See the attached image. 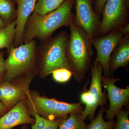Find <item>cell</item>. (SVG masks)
Wrapping results in <instances>:
<instances>
[{
    "label": "cell",
    "mask_w": 129,
    "mask_h": 129,
    "mask_svg": "<svg viewBox=\"0 0 129 129\" xmlns=\"http://www.w3.org/2000/svg\"><path fill=\"white\" fill-rule=\"evenodd\" d=\"M52 76L54 80L58 83L67 82L71 78L72 72L65 68H60L52 72Z\"/></svg>",
    "instance_id": "obj_21"
},
{
    "label": "cell",
    "mask_w": 129,
    "mask_h": 129,
    "mask_svg": "<svg viewBox=\"0 0 129 129\" xmlns=\"http://www.w3.org/2000/svg\"><path fill=\"white\" fill-rule=\"evenodd\" d=\"M21 129H28L27 128V125H23L22 127L21 128Z\"/></svg>",
    "instance_id": "obj_29"
},
{
    "label": "cell",
    "mask_w": 129,
    "mask_h": 129,
    "mask_svg": "<svg viewBox=\"0 0 129 129\" xmlns=\"http://www.w3.org/2000/svg\"><path fill=\"white\" fill-rule=\"evenodd\" d=\"M70 34L66 56L75 79L79 83L85 78L93 55L91 40L85 30L73 21L69 26Z\"/></svg>",
    "instance_id": "obj_2"
},
{
    "label": "cell",
    "mask_w": 129,
    "mask_h": 129,
    "mask_svg": "<svg viewBox=\"0 0 129 129\" xmlns=\"http://www.w3.org/2000/svg\"><path fill=\"white\" fill-rule=\"evenodd\" d=\"M119 80L113 77L102 76V86L107 90L109 101V108L106 111V119L107 121L113 120L123 106H128L129 87L124 89L118 87L115 83Z\"/></svg>",
    "instance_id": "obj_10"
},
{
    "label": "cell",
    "mask_w": 129,
    "mask_h": 129,
    "mask_svg": "<svg viewBox=\"0 0 129 129\" xmlns=\"http://www.w3.org/2000/svg\"><path fill=\"white\" fill-rule=\"evenodd\" d=\"M107 0H94L93 9L96 14L99 17L101 15L103 9Z\"/></svg>",
    "instance_id": "obj_23"
},
{
    "label": "cell",
    "mask_w": 129,
    "mask_h": 129,
    "mask_svg": "<svg viewBox=\"0 0 129 129\" xmlns=\"http://www.w3.org/2000/svg\"><path fill=\"white\" fill-rule=\"evenodd\" d=\"M65 0H38L33 13L44 16L58 8Z\"/></svg>",
    "instance_id": "obj_18"
},
{
    "label": "cell",
    "mask_w": 129,
    "mask_h": 129,
    "mask_svg": "<svg viewBox=\"0 0 129 129\" xmlns=\"http://www.w3.org/2000/svg\"><path fill=\"white\" fill-rule=\"evenodd\" d=\"M126 0H107L99 24V36H103L129 23Z\"/></svg>",
    "instance_id": "obj_7"
},
{
    "label": "cell",
    "mask_w": 129,
    "mask_h": 129,
    "mask_svg": "<svg viewBox=\"0 0 129 129\" xmlns=\"http://www.w3.org/2000/svg\"><path fill=\"white\" fill-rule=\"evenodd\" d=\"M75 1L65 0L57 9L44 16L32 13L25 24L23 43H29L35 39L42 41L61 27L69 26L73 21L72 8Z\"/></svg>",
    "instance_id": "obj_1"
},
{
    "label": "cell",
    "mask_w": 129,
    "mask_h": 129,
    "mask_svg": "<svg viewBox=\"0 0 129 129\" xmlns=\"http://www.w3.org/2000/svg\"><path fill=\"white\" fill-rule=\"evenodd\" d=\"M37 70L25 75L21 81L12 82L3 80L0 82V101L8 110L19 102L27 98L29 93V84Z\"/></svg>",
    "instance_id": "obj_8"
},
{
    "label": "cell",
    "mask_w": 129,
    "mask_h": 129,
    "mask_svg": "<svg viewBox=\"0 0 129 129\" xmlns=\"http://www.w3.org/2000/svg\"><path fill=\"white\" fill-rule=\"evenodd\" d=\"M92 79L89 90L81 93V102L85 104V108L81 113L82 118L91 121L94 119L95 112L99 106L107 104L108 95L102 90L101 77L103 67L100 62H94L91 68Z\"/></svg>",
    "instance_id": "obj_6"
},
{
    "label": "cell",
    "mask_w": 129,
    "mask_h": 129,
    "mask_svg": "<svg viewBox=\"0 0 129 129\" xmlns=\"http://www.w3.org/2000/svg\"><path fill=\"white\" fill-rule=\"evenodd\" d=\"M16 4L15 0H0V17L7 25L16 21Z\"/></svg>",
    "instance_id": "obj_15"
},
{
    "label": "cell",
    "mask_w": 129,
    "mask_h": 129,
    "mask_svg": "<svg viewBox=\"0 0 129 129\" xmlns=\"http://www.w3.org/2000/svg\"><path fill=\"white\" fill-rule=\"evenodd\" d=\"M81 117V113L70 114V117L63 118L59 125V129H86L87 125Z\"/></svg>",
    "instance_id": "obj_16"
},
{
    "label": "cell",
    "mask_w": 129,
    "mask_h": 129,
    "mask_svg": "<svg viewBox=\"0 0 129 129\" xmlns=\"http://www.w3.org/2000/svg\"><path fill=\"white\" fill-rule=\"evenodd\" d=\"M25 100L29 112L37 113L48 120L64 118L72 113H81L83 108L81 102L68 103L58 101L53 98L41 96L36 92H29Z\"/></svg>",
    "instance_id": "obj_5"
},
{
    "label": "cell",
    "mask_w": 129,
    "mask_h": 129,
    "mask_svg": "<svg viewBox=\"0 0 129 129\" xmlns=\"http://www.w3.org/2000/svg\"><path fill=\"white\" fill-rule=\"evenodd\" d=\"M34 117L35 123L32 126V129H44L47 124L49 120H47L44 117H42L37 113L32 112H30Z\"/></svg>",
    "instance_id": "obj_22"
},
{
    "label": "cell",
    "mask_w": 129,
    "mask_h": 129,
    "mask_svg": "<svg viewBox=\"0 0 129 129\" xmlns=\"http://www.w3.org/2000/svg\"><path fill=\"white\" fill-rule=\"evenodd\" d=\"M38 0H15L17 4V18L13 45L17 47L23 42L24 32L28 19L33 13Z\"/></svg>",
    "instance_id": "obj_13"
},
{
    "label": "cell",
    "mask_w": 129,
    "mask_h": 129,
    "mask_svg": "<svg viewBox=\"0 0 129 129\" xmlns=\"http://www.w3.org/2000/svg\"><path fill=\"white\" fill-rule=\"evenodd\" d=\"M94 0H75L73 21L88 34L91 40L99 37L100 17L94 11Z\"/></svg>",
    "instance_id": "obj_9"
},
{
    "label": "cell",
    "mask_w": 129,
    "mask_h": 129,
    "mask_svg": "<svg viewBox=\"0 0 129 129\" xmlns=\"http://www.w3.org/2000/svg\"><path fill=\"white\" fill-rule=\"evenodd\" d=\"M123 37L121 32L117 29L91 40V44L97 52L96 58L94 62L101 63L104 76L111 77L109 68L110 57L113 51Z\"/></svg>",
    "instance_id": "obj_11"
},
{
    "label": "cell",
    "mask_w": 129,
    "mask_h": 129,
    "mask_svg": "<svg viewBox=\"0 0 129 129\" xmlns=\"http://www.w3.org/2000/svg\"><path fill=\"white\" fill-rule=\"evenodd\" d=\"M121 32L123 36L129 35V23L122 25L118 29Z\"/></svg>",
    "instance_id": "obj_26"
},
{
    "label": "cell",
    "mask_w": 129,
    "mask_h": 129,
    "mask_svg": "<svg viewBox=\"0 0 129 129\" xmlns=\"http://www.w3.org/2000/svg\"><path fill=\"white\" fill-rule=\"evenodd\" d=\"M16 23L15 21L5 27L0 29V50L6 48L8 53L13 45Z\"/></svg>",
    "instance_id": "obj_17"
},
{
    "label": "cell",
    "mask_w": 129,
    "mask_h": 129,
    "mask_svg": "<svg viewBox=\"0 0 129 129\" xmlns=\"http://www.w3.org/2000/svg\"><path fill=\"white\" fill-rule=\"evenodd\" d=\"M129 63V35H128L122 38L111 54L109 65L111 76L118 68H127Z\"/></svg>",
    "instance_id": "obj_14"
},
{
    "label": "cell",
    "mask_w": 129,
    "mask_h": 129,
    "mask_svg": "<svg viewBox=\"0 0 129 129\" xmlns=\"http://www.w3.org/2000/svg\"><path fill=\"white\" fill-rule=\"evenodd\" d=\"M63 118H57L54 120H49L48 124L44 129H57Z\"/></svg>",
    "instance_id": "obj_24"
},
{
    "label": "cell",
    "mask_w": 129,
    "mask_h": 129,
    "mask_svg": "<svg viewBox=\"0 0 129 129\" xmlns=\"http://www.w3.org/2000/svg\"><path fill=\"white\" fill-rule=\"evenodd\" d=\"M8 110L3 104L0 101V117L7 112Z\"/></svg>",
    "instance_id": "obj_27"
},
{
    "label": "cell",
    "mask_w": 129,
    "mask_h": 129,
    "mask_svg": "<svg viewBox=\"0 0 129 129\" xmlns=\"http://www.w3.org/2000/svg\"><path fill=\"white\" fill-rule=\"evenodd\" d=\"M7 26L2 19L0 17V29L3 28Z\"/></svg>",
    "instance_id": "obj_28"
},
{
    "label": "cell",
    "mask_w": 129,
    "mask_h": 129,
    "mask_svg": "<svg viewBox=\"0 0 129 129\" xmlns=\"http://www.w3.org/2000/svg\"><path fill=\"white\" fill-rule=\"evenodd\" d=\"M30 114L25 99L21 100L0 117V129H12L19 125L27 124H34L35 119Z\"/></svg>",
    "instance_id": "obj_12"
},
{
    "label": "cell",
    "mask_w": 129,
    "mask_h": 129,
    "mask_svg": "<svg viewBox=\"0 0 129 129\" xmlns=\"http://www.w3.org/2000/svg\"><path fill=\"white\" fill-rule=\"evenodd\" d=\"M126 3L128 8L129 7V0H126Z\"/></svg>",
    "instance_id": "obj_30"
},
{
    "label": "cell",
    "mask_w": 129,
    "mask_h": 129,
    "mask_svg": "<svg viewBox=\"0 0 129 129\" xmlns=\"http://www.w3.org/2000/svg\"><path fill=\"white\" fill-rule=\"evenodd\" d=\"M36 43L34 39L17 47L13 45L11 46L8 57L5 60L6 72L3 80L13 81L37 70Z\"/></svg>",
    "instance_id": "obj_4"
},
{
    "label": "cell",
    "mask_w": 129,
    "mask_h": 129,
    "mask_svg": "<svg viewBox=\"0 0 129 129\" xmlns=\"http://www.w3.org/2000/svg\"><path fill=\"white\" fill-rule=\"evenodd\" d=\"M129 112L121 109L116 115L117 121L114 129H129Z\"/></svg>",
    "instance_id": "obj_20"
},
{
    "label": "cell",
    "mask_w": 129,
    "mask_h": 129,
    "mask_svg": "<svg viewBox=\"0 0 129 129\" xmlns=\"http://www.w3.org/2000/svg\"><path fill=\"white\" fill-rule=\"evenodd\" d=\"M69 35L64 31L42 41L37 47V70L46 77L56 70H70L66 56Z\"/></svg>",
    "instance_id": "obj_3"
},
{
    "label": "cell",
    "mask_w": 129,
    "mask_h": 129,
    "mask_svg": "<svg viewBox=\"0 0 129 129\" xmlns=\"http://www.w3.org/2000/svg\"><path fill=\"white\" fill-rule=\"evenodd\" d=\"M5 60L4 52L3 51L0 52V82L3 80L5 74Z\"/></svg>",
    "instance_id": "obj_25"
},
{
    "label": "cell",
    "mask_w": 129,
    "mask_h": 129,
    "mask_svg": "<svg viewBox=\"0 0 129 129\" xmlns=\"http://www.w3.org/2000/svg\"><path fill=\"white\" fill-rule=\"evenodd\" d=\"M104 111V107H102L96 117L87 125L86 129H114L116 122L114 120L105 121L103 117Z\"/></svg>",
    "instance_id": "obj_19"
}]
</instances>
